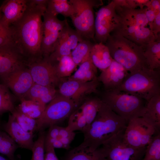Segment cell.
I'll use <instances>...</instances> for the list:
<instances>
[{
    "label": "cell",
    "mask_w": 160,
    "mask_h": 160,
    "mask_svg": "<svg viewBox=\"0 0 160 160\" xmlns=\"http://www.w3.org/2000/svg\"><path fill=\"white\" fill-rule=\"evenodd\" d=\"M148 20L150 29L152 31V26L155 15L154 12L150 8L145 7L143 9Z\"/></svg>",
    "instance_id": "43"
},
{
    "label": "cell",
    "mask_w": 160,
    "mask_h": 160,
    "mask_svg": "<svg viewBox=\"0 0 160 160\" xmlns=\"http://www.w3.org/2000/svg\"><path fill=\"white\" fill-rule=\"evenodd\" d=\"M3 5V3L1 6H0V20L1 19L2 15V9Z\"/></svg>",
    "instance_id": "46"
},
{
    "label": "cell",
    "mask_w": 160,
    "mask_h": 160,
    "mask_svg": "<svg viewBox=\"0 0 160 160\" xmlns=\"http://www.w3.org/2000/svg\"><path fill=\"white\" fill-rule=\"evenodd\" d=\"M105 44L112 58L129 73L148 68L144 55V49L127 38L112 33Z\"/></svg>",
    "instance_id": "4"
},
{
    "label": "cell",
    "mask_w": 160,
    "mask_h": 160,
    "mask_svg": "<svg viewBox=\"0 0 160 160\" xmlns=\"http://www.w3.org/2000/svg\"><path fill=\"white\" fill-rule=\"evenodd\" d=\"M101 99L127 123L133 119L142 117L145 112V100L117 89L106 90Z\"/></svg>",
    "instance_id": "6"
},
{
    "label": "cell",
    "mask_w": 160,
    "mask_h": 160,
    "mask_svg": "<svg viewBox=\"0 0 160 160\" xmlns=\"http://www.w3.org/2000/svg\"><path fill=\"white\" fill-rule=\"evenodd\" d=\"M124 130L113 136L102 145L105 160H143L146 147L136 148L127 144L123 137Z\"/></svg>",
    "instance_id": "9"
},
{
    "label": "cell",
    "mask_w": 160,
    "mask_h": 160,
    "mask_svg": "<svg viewBox=\"0 0 160 160\" xmlns=\"http://www.w3.org/2000/svg\"><path fill=\"white\" fill-rule=\"evenodd\" d=\"M157 133H159L143 117H140L128 122L123 137L129 145L140 148L146 147L152 137Z\"/></svg>",
    "instance_id": "11"
},
{
    "label": "cell",
    "mask_w": 160,
    "mask_h": 160,
    "mask_svg": "<svg viewBox=\"0 0 160 160\" xmlns=\"http://www.w3.org/2000/svg\"><path fill=\"white\" fill-rule=\"evenodd\" d=\"M97 68L92 63L90 57L79 65L74 73L68 79L82 82H88L98 79L96 74Z\"/></svg>",
    "instance_id": "24"
},
{
    "label": "cell",
    "mask_w": 160,
    "mask_h": 160,
    "mask_svg": "<svg viewBox=\"0 0 160 160\" xmlns=\"http://www.w3.org/2000/svg\"><path fill=\"white\" fill-rule=\"evenodd\" d=\"M150 0H134L136 8L139 7L140 9H143L146 7Z\"/></svg>",
    "instance_id": "45"
},
{
    "label": "cell",
    "mask_w": 160,
    "mask_h": 160,
    "mask_svg": "<svg viewBox=\"0 0 160 160\" xmlns=\"http://www.w3.org/2000/svg\"><path fill=\"white\" fill-rule=\"evenodd\" d=\"M146 7L150 8L154 12L155 15L160 13V0H150Z\"/></svg>",
    "instance_id": "44"
},
{
    "label": "cell",
    "mask_w": 160,
    "mask_h": 160,
    "mask_svg": "<svg viewBox=\"0 0 160 160\" xmlns=\"http://www.w3.org/2000/svg\"><path fill=\"white\" fill-rule=\"evenodd\" d=\"M152 31L157 39L160 38V13L155 16L152 24Z\"/></svg>",
    "instance_id": "41"
},
{
    "label": "cell",
    "mask_w": 160,
    "mask_h": 160,
    "mask_svg": "<svg viewBox=\"0 0 160 160\" xmlns=\"http://www.w3.org/2000/svg\"><path fill=\"white\" fill-rule=\"evenodd\" d=\"M129 73L124 66L113 59L110 65L101 71L97 78L106 90L112 89L119 87Z\"/></svg>",
    "instance_id": "18"
},
{
    "label": "cell",
    "mask_w": 160,
    "mask_h": 160,
    "mask_svg": "<svg viewBox=\"0 0 160 160\" xmlns=\"http://www.w3.org/2000/svg\"><path fill=\"white\" fill-rule=\"evenodd\" d=\"M66 127L71 131H80L83 133L89 128L85 119L78 108L69 117L68 124Z\"/></svg>",
    "instance_id": "32"
},
{
    "label": "cell",
    "mask_w": 160,
    "mask_h": 160,
    "mask_svg": "<svg viewBox=\"0 0 160 160\" xmlns=\"http://www.w3.org/2000/svg\"><path fill=\"white\" fill-rule=\"evenodd\" d=\"M127 122L103 102L94 120L84 134L83 141L78 147L93 151L106 141L124 130Z\"/></svg>",
    "instance_id": "2"
},
{
    "label": "cell",
    "mask_w": 160,
    "mask_h": 160,
    "mask_svg": "<svg viewBox=\"0 0 160 160\" xmlns=\"http://www.w3.org/2000/svg\"><path fill=\"white\" fill-rule=\"evenodd\" d=\"M103 103L101 99L92 97L85 99L78 107L85 119L89 127L95 118Z\"/></svg>",
    "instance_id": "26"
},
{
    "label": "cell",
    "mask_w": 160,
    "mask_h": 160,
    "mask_svg": "<svg viewBox=\"0 0 160 160\" xmlns=\"http://www.w3.org/2000/svg\"><path fill=\"white\" fill-rule=\"evenodd\" d=\"M98 79L88 82L68 79L59 85V94L74 102L79 106L88 95L97 92Z\"/></svg>",
    "instance_id": "13"
},
{
    "label": "cell",
    "mask_w": 160,
    "mask_h": 160,
    "mask_svg": "<svg viewBox=\"0 0 160 160\" xmlns=\"http://www.w3.org/2000/svg\"><path fill=\"white\" fill-rule=\"evenodd\" d=\"M49 128L48 132L46 133V137L49 138H57L59 135L60 126L54 125Z\"/></svg>",
    "instance_id": "42"
},
{
    "label": "cell",
    "mask_w": 160,
    "mask_h": 160,
    "mask_svg": "<svg viewBox=\"0 0 160 160\" xmlns=\"http://www.w3.org/2000/svg\"><path fill=\"white\" fill-rule=\"evenodd\" d=\"M18 147L7 133L0 129V153L10 160H14L15 152Z\"/></svg>",
    "instance_id": "31"
},
{
    "label": "cell",
    "mask_w": 160,
    "mask_h": 160,
    "mask_svg": "<svg viewBox=\"0 0 160 160\" xmlns=\"http://www.w3.org/2000/svg\"><path fill=\"white\" fill-rule=\"evenodd\" d=\"M143 160H160V133L152 137L146 147Z\"/></svg>",
    "instance_id": "35"
},
{
    "label": "cell",
    "mask_w": 160,
    "mask_h": 160,
    "mask_svg": "<svg viewBox=\"0 0 160 160\" xmlns=\"http://www.w3.org/2000/svg\"><path fill=\"white\" fill-rule=\"evenodd\" d=\"M94 44L90 40L83 39L72 51L70 55L77 65H79L90 57V51Z\"/></svg>",
    "instance_id": "30"
},
{
    "label": "cell",
    "mask_w": 160,
    "mask_h": 160,
    "mask_svg": "<svg viewBox=\"0 0 160 160\" xmlns=\"http://www.w3.org/2000/svg\"><path fill=\"white\" fill-rule=\"evenodd\" d=\"M46 9L40 0H27V8L23 15L9 27L11 40L28 65L43 58L41 51L42 18Z\"/></svg>",
    "instance_id": "1"
},
{
    "label": "cell",
    "mask_w": 160,
    "mask_h": 160,
    "mask_svg": "<svg viewBox=\"0 0 160 160\" xmlns=\"http://www.w3.org/2000/svg\"><path fill=\"white\" fill-rule=\"evenodd\" d=\"M20 126L25 131L33 134L37 131L36 119L32 118L25 114L17 108L11 113Z\"/></svg>",
    "instance_id": "34"
},
{
    "label": "cell",
    "mask_w": 160,
    "mask_h": 160,
    "mask_svg": "<svg viewBox=\"0 0 160 160\" xmlns=\"http://www.w3.org/2000/svg\"><path fill=\"white\" fill-rule=\"evenodd\" d=\"M11 39L9 28L0 24V47L7 44Z\"/></svg>",
    "instance_id": "39"
},
{
    "label": "cell",
    "mask_w": 160,
    "mask_h": 160,
    "mask_svg": "<svg viewBox=\"0 0 160 160\" xmlns=\"http://www.w3.org/2000/svg\"><path fill=\"white\" fill-rule=\"evenodd\" d=\"M83 39L75 30L70 27L67 22L61 31L54 51L47 58L51 62L56 63L60 57L70 55L72 51Z\"/></svg>",
    "instance_id": "17"
},
{
    "label": "cell",
    "mask_w": 160,
    "mask_h": 160,
    "mask_svg": "<svg viewBox=\"0 0 160 160\" xmlns=\"http://www.w3.org/2000/svg\"><path fill=\"white\" fill-rule=\"evenodd\" d=\"M90 57L94 65L101 71L107 68L113 60L107 47L101 42L94 44Z\"/></svg>",
    "instance_id": "22"
},
{
    "label": "cell",
    "mask_w": 160,
    "mask_h": 160,
    "mask_svg": "<svg viewBox=\"0 0 160 160\" xmlns=\"http://www.w3.org/2000/svg\"><path fill=\"white\" fill-rule=\"evenodd\" d=\"M45 12L57 17L60 14L65 17H70L74 13V9L67 0H49Z\"/></svg>",
    "instance_id": "29"
},
{
    "label": "cell",
    "mask_w": 160,
    "mask_h": 160,
    "mask_svg": "<svg viewBox=\"0 0 160 160\" xmlns=\"http://www.w3.org/2000/svg\"><path fill=\"white\" fill-rule=\"evenodd\" d=\"M119 17L116 13L113 0L100 7L96 14L95 20L94 40L105 44L111 34L118 27Z\"/></svg>",
    "instance_id": "10"
},
{
    "label": "cell",
    "mask_w": 160,
    "mask_h": 160,
    "mask_svg": "<svg viewBox=\"0 0 160 160\" xmlns=\"http://www.w3.org/2000/svg\"><path fill=\"white\" fill-rule=\"evenodd\" d=\"M3 128L19 147L32 150L34 142L33 134L25 131L12 114L9 115L8 121L3 125Z\"/></svg>",
    "instance_id": "19"
},
{
    "label": "cell",
    "mask_w": 160,
    "mask_h": 160,
    "mask_svg": "<svg viewBox=\"0 0 160 160\" xmlns=\"http://www.w3.org/2000/svg\"><path fill=\"white\" fill-rule=\"evenodd\" d=\"M57 94L54 87L34 83L23 98L47 105V104L51 101Z\"/></svg>",
    "instance_id": "21"
},
{
    "label": "cell",
    "mask_w": 160,
    "mask_h": 160,
    "mask_svg": "<svg viewBox=\"0 0 160 160\" xmlns=\"http://www.w3.org/2000/svg\"><path fill=\"white\" fill-rule=\"evenodd\" d=\"M43 18L41 51L43 58H47L54 51L61 31L67 21L66 19L60 20L57 16L46 12Z\"/></svg>",
    "instance_id": "12"
},
{
    "label": "cell",
    "mask_w": 160,
    "mask_h": 160,
    "mask_svg": "<svg viewBox=\"0 0 160 160\" xmlns=\"http://www.w3.org/2000/svg\"><path fill=\"white\" fill-rule=\"evenodd\" d=\"M79 106L72 100L58 94L46 105L41 116L36 119L37 131L57 125L68 118Z\"/></svg>",
    "instance_id": "8"
},
{
    "label": "cell",
    "mask_w": 160,
    "mask_h": 160,
    "mask_svg": "<svg viewBox=\"0 0 160 160\" xmlns=\"http://www.w3.org/2000/svg\"><path fill=\"white\" fill-rule=\"evenodd\" d=\"M142 117L152 126L157 133L160 132V94L153 96L147 101Z\"/></svg>",
    "instance_id": "23"
},
{
    "label": "cell",
    "mask_w": 160,
    "mask_h": 160,
    "mask_svg": "<svg viewBox=\"0 0 160 160\" xmlns=\"http://www.w3.org/2000/svg\"><path fill=\"white\" fill-rule=\"evenodd\" d=\"M66 160H105V158L102 147L91 151L76 147L69 152Z\"/></svg>",
    "instance_id": "27"
},
{
    "label": "cell",
    "mask_w": 160,
    "mask_h": 160,
    "mask_svg": "<svg viewBox=\"0 0 160 160\" xmlns=\"http://www.w3.org/2000/svg\"><path fill=\"white\" fill-rule=\"evenodd\" d=\"M75 135L74 132L68 130L66 127H60L59 135L57 138L62 143L64 149H68L70 148V145L74 139Z\"/></svg>",
    "instance_id": "38"
},
{
    "label": "cell",
    "mask_w": 160,
    "mask_h": 160,
    "mask_svg": "<svg viewBox=\"0 0 160 160\" xmlns=\"http://www.w3.org/2000/svg\"><path fill=\"white\" fill-rule=\"evenodd\" d=\"M116 89L138 96L147 102L153 96L160 94V71L145 68L129 73Z\"/></svg>",
    "instance_id": "5"
},
{
    "label": "cell",
    "mask_w": 160,
    "mask_h": 160,
    "mask_svg": "<svg viewBox=\"0 0 160 160\" xmlns=\"http://www.w3.org/2000/svg\"><path fill=\"white\" fill-rule=\"evenodd\" d=\"M8 89L4 85L0 84V116L6 112L12 113L15 108Z\"/></svg>",
    "instance_id": "36"
},
{
    "label": "cell",
    "mask_w": 160,
    "mask_h": 160,
    "mask_svg": "<svg viewBox=\"0 0 160 160\" xmlns=\"http://www.w3.org/2000/svg\"><path fill=\"white\" fill-rule=\"evenodd\" d=\"M74 9L70 17L75 30L84 39L94 40V8L101 6L102 0H70Z\"/></svg>",
    "instance_id": "7"
},
{
    "label": "cell",
    "mask_w": 160,
    "mask_h": 160,
    "mask_svg": "<svg viewBox=\"0 0 160 160\" xmlns=\"http://www.w3.org/2000/svg\"><path fill=\"white\" fill-rule=\"evenodd\" d=\"M0 160H10L9 159H7L4 157L0 155Z\"/></svg>",
    "instance_id": "47"
},
{
    "label": "cell",
    "mask_w": 160,
    "mask_h": 160,
    "mask_svg": "<svg viewBox=\"0 0 160 160\" xmlns=\"http://www.w3.org/2000/svg\"><path fill=\"white\" fill-rule=\"evenodd\" d=\"M0 78L3 84L20 99L24 97L34 84L28 66L19 68Z\"/></svg>",
    "instance_id": "15"
},
{
    "label": "cell",
    "mask_w": 160,
    "mask_h": 160,
    "mask_svg": "<svg viewBox=\"0 0 160 160\" xmlns=\"http://www.w3.org/2000/svg\"><path fill=\"white\" fill-rule=\"evenodd\" d=\"M0 24L9 28L20 19L27 8V0H9L3 1Z\"/></svg>",
    "instance_id": "20"
},
{
    "label": "cell",
    "mask_w": 160,
    "mask_h": 160,
    "mask_svg": "<svg viewBox=\"0 0 160 160\" xmlns=\"http://www.w3.org/2000/svg\"><path fill=\"white\" fill-rule=\"evenodd\" d=\"M77 66L71 55L65 56L60 57L56 63L58 74L63 79L71 76Z\"/></svg>",
    "instance_id": "33"
},
{
    "label": "cell",
    "mask_w": 160,
    "mask_h": 160,
    "mask_svg": "<svg viewBox=\"0 0 160 160\" xmlns=\"http://www.w3.org/2000/svg\"><path fill=\"white\" fill-rule=\"evenodd\" d=\"M46 133L40 132L37 139L34 142L31 151L32 155L30 160H44V143Z\"/></svg>",
    "instance_id": "37"
},
{
    "label": "cell",
    "mask_w": 160,
    "mask_h": 160,
    "mask_svg": "<svg viewBox=\"0 0 160 160\" xmlns=\"http://www.w3.org/2000/svg\"><path fill=\"white\" fill-rule=\"evenodd\" d=\"M25 66H28L26 60L11 39L0 47V78Z\"/></svg>",
    "instance_id": "16"
},
{
    "label": "cell",
    "mask_w": 160,
    "mask_h": 160,
    "mask_svg": "<svg viewBox=\"0 0 160 160\" xmlns=\"http://www.w3.org/2000/svg\"><path fill=\"white\" fill-rule=\"evenodd\" d=\"M44 160H60L55 153V148L48 142L45 141Z\"/></svg>",
    "instance_id": "40"
},
{
    "label": "cell",
    "mask_w": 160,
    "mask_h": 160,
    "mask_svg": "<svg viewBox=\"0 0 160 160\" xmlns=\"http://www.w3.org/2000/svg\"><path fill=\"white\" fill-rule=\"evenodd\" d=\"M28 67L34 83L55 87L64 80L58 74L56 63L51 62L47 58H43Z\"/></svg>",
    "instance_id": "14"
},
{
    "label": "cell",
    "mask_w": 160,
    "mask_h": 160,
    "mask_svg": "<svg viewBox=\"0 0 160 160\" xmlns=\"http://www.w3.org/2000/svg\"><path fill=\"white\" fill-rule=\"evenodd\" d=\"M20 103L17 108L28 116L36 119L42 115L46 105L23 98L20 99Z\"/></svg>",
    "instance_id": "28"
},
{
    "label": "cell",
    "mask_w": 160,
    "mask_h": 160,
    "mask_svg": "<svg viewBox=\"0 0 160 160\" xmlns=\"http://www.w3.org/2000/svg\"><path fill=\"white\" fill-rule=\"evenodd\" d=\"M115 9L119 17V23L112 33L123 36L144 49L148 43L158 39L150 28L143 9L116 5Z\"/></svg>",
    "instance_id": "3"
},
{
    "label": "cell",
    "mask_w": 160,
    "mask_h": 160,
    "mask_svg": "<svg viewBox=\"0 0 160 160\" xmlns=\"http://www.w3.org/2000/svg\"><path fill=\"white\" fill-rule=\"evenodd\" d=\"M144 55L149 69L159 70L160 67V39L147 45L144 49Z\"/></svg>",
    "instance_id": "25"
}]
</instances>
